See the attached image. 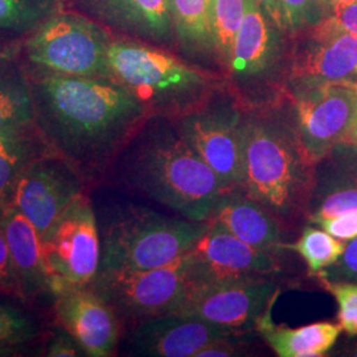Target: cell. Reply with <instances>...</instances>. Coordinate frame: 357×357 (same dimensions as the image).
Here are the masks:
<instances>
[{
  "instance_id": "17",
  "label": "cell",
  "mask_w": 357,
  "mask_h": 357,
  "mask_svg": "<svg viewBox=\"0 0 357 357\" xmlns=\"http://www.w3.org/2000/svg\"><path fill=\"white\" fill-rule=\"evenodd\" d=\"M234 331L238 330L190 315L166 314L134 326L128 340V351L137 356L196 357L205 345Z\"/></svg>"
},
{
  "instance_id": "2",
  "label": "cell",
  "mask_w": 357,
  "mask_h": 357,
  "mask_svg": "<svg viewBox=\"0 0 357 357\" xmlns=\"http://www.w3.org/2000/svg\"><path fill=\"white\" fill-rule=\"evenodd\" d=\"M118 159L130 188L191 221H208L227 192L166 116H150Z\"/></svg>"
},
{
  "instance_id": "39",
  "label": "cell",
  "mask_w": 357,
  "mask_h": 357,
  "mask_svg": "<svg viewBox=\"0 0 357 357\" xmlns=\"http://www.w3.org/2000/svg\"><path fill=\"white\" fill-rule=\"evenodd\" d=\"M342 356H352L357 357V340L355 342H352V343H349V344L345 347L344 349L342 351V354H340Z\"/></svg>"
},
{
  "instance_id": "19",
  "label": "cell",
  "mask_w": 357,
  "mask_h": 357,
  "mask_svg": "<svg viewBox=\"0 0 357 357\" xmlns=\"http://www.w3.org/2000/svg\"><path fill=\"white\" fill-rule=\"evenodd\" d=\"M206 222L268 255H278L287 249L280 220L241 188L225 192Z\"/></svg>"
},
{
  "instance_id": "22",
  "label": "cell",
  "mask_w": 357,
  "mask_h": 357,
  "mask_svg": "<svg viewBox=\"0 0 357 357\" xmlns=\"http://www.w3.org/2000/svg\"><path fill=\"white\" fill-rule=\"evenodd\" d=\"M53 150L35 121L0 130V193L10 202L13 187L26 168Z\"/></svg>"
},
{
  "instance_id": "8",
  "label": "cell",
  "mask_w": 357,
  "mask_h": 357,
  "mask_svg": "<svg viewBox=\"0 0 357 357\" xmlns=\"http://www.w3.org/2000/svg\"><path fill=\"white\" fill-rule=\"evenodd\" d=\"M41 241L53 295L90 286L100 268L101 238L97 215L85 193L65 208Z\"/></svg>"
},
{
  "instance_id": "13",
  "label": "cell",
  "mask_w": 357,
  "mask_h": 357,
  "mask_svg": "<svg viewBox=\"0 0 357 357\" xmlns=\"http://www.w3.org/2000/svg\"><path fill=\"white\" fill-rule=\"evenodd\" d=\"M85 183L66 160L52 153L20 175L10 204L33 224L43 240L65 208L84 193Z\"/></svg>"
},
{
  "instance_id": "24",
  "label": "cell",
  "mask_w": 357,
  "mask_h": 357,
  "mask_svg": "<svg viewBox=\"0 0 357 357\" xmlns=\"http://www.w3.org/2000/svg\"><path fill=\"white\" fill-rule=\"evenodd\" d=\"M35 121L31 81L17 51L0 57V130Z\"/></svg>"
},
{
  "instance_id": "32",
  "label": "cell",
  "mask_w": 357,
  "mask_h": 357,
  "mask_svg": "<svg viewBox=\"0 0 357 357\" xmlns=\"http://www.w3.org/2000/svg\"><path fill=\"white\" fill-rule=\"evenodd\" d=\"M246 332H230L228 335L217 337L200 349L196 357L245 356L248 354V340L245 337Z\"/></svg>"
},
{
  "instance_id": "36",
  "label": "cell",
  "mask_w": 357,
  "mask_h": 357,
  "mask_svg": "<svg viewBox=\"0 0 357 357\" xmlns=\"http://www.w3.org/2000/svg\"><path fill=\"white\" fill-rule=\"evenodd\" d=\"M330 15L336 19L339 24L344 26L347 31L357 36V0L332 6Z\"/></svg>"
},
{
  "instance_id": "29",
  "label": "cell",
  "mask_w": 357,
  "mask_h": 357,
  "mask_svg": "<svg viewBox=\"0 0 357 357\" xmlns=\"http://www.w3.org/2000/svg\"><path fill=\"white\" fill-rule=\"evenodd\" d=\"M36 324L11 306L0 305V352L31 342L36 336Z\"/></svg>"
},
{
  "instance_id": "43",
  "label": "cell",
  "mask_w": 357,
  "mask_h": 357,
  "mask_svg": "<svg viewBox=\"0 0 357 357\" xmlns=\"http://www.w3.org/2000/svg\"><path fill=\"white\" fill-rule=\"evenodd\" d=\"M20 48V47H19ZM19 48H16V50H0V57L1 56H4V54H7V53H11V52L17 51Z\"/></svg>"
},
{
  "instance_id": "20",
  "label": "cell",
  "mask_w": 357,
  "mask_h": 357,
  "mask_svg": "<svg viewBox=\"0 0 357 357\" xmlns=\"http://www.w3.org/2000/svg\"><path fill=\"white\" fill-rule=\"evenodd\" d=\"M10 249L20 298L32 299L50 289L43 255V241L33 224L13 205L0 220Z\"/></svg>"
},
{
  "instance_id": "28",
  "label": "cell",
  "mask_w": 357,
  "mask_h": 357,
  "mask_svg": "<svg viewBox=\"0 0 357 357\" xmlns=\"http://www.w3.org/2000/svg\"><path fill=\"white\" fill-rule=\"evenodd\" d=\"M248 0H213L212 33L216 54L227 65L236 35L243 24Z\"/></svg>"
},
{
  "instance_id": "37",
  "label": "cell",
  "mask_w": 357,
  "mask_h": 357,
  "mask_svg": "<svg viewBox=\"0 0 357 357\" xmlns=\"http://www.w3.org/2000/svg\"><path fill=\"white\" fill-rule=\"evenodd\" d=\"M84 352L76 340L66 332L65 335H60L54 337L51 342L47 351V356L51 357H76L82 355Z\"/></svg>"
},
{
  "instance_id": "40",
  "label": "cell",
  "mask_w": 357,
  "mask_h": 357,
  "mask_svg": "<svg viewBox=\"0 0 357 357\" xmlns=\"http://www.w3.org/2000/svg\"><path fill=\"white\" fill-rule=\"evenodd\" d=\"M347 144H351V146H354V147H356L357 149V118L356 121H355V125H354V128H352V131H351V135H349V139H348Z\"/></svg>"
},
{
  "instance_id": "1",
  "label": "cell",
  "mask_w": 357,
  "mask_h": 357,
  "mask_svg": "<svg viewBox=\"0 0 357 357\" xmlns=\"http://www.w3.org/2000/svg\"><path fill=\"white\" fill-rule=\"evenodd\" d=\"M26 73L38 128L53 153L85 181L113 166L151 116L112 78Z\"/></svg>"
},
{
  "instance_id": "3",
  "label": "cell",
  "mask_w": 357,
  "mask_h": 357,
  "mask_svg": "<svg viewBox=\"0 0 357 357\" xmlns=\"http://www.w3.org/2000/svg\"><path fill=\"white\" fill-rule=\"evenodd\" d=\"M241 190L280 221L307 217L317 165L303 153L290 121L243 115Z\"/></svg>"
},
{
  "instance_id": "27",
  "label": "cell",
  "mask_w": 357,
  "mask_h": 357,
  "mask_svg": "<svg viewBox=\"0 0 357 357\" xmlns=\"http://www.w3.org/2000/svg\"><path fill=\"white\" fill-rule=\"evenodd\" d=\"M345 241L333 237L323 228L306 227L299 240L287 243V249L294 250L306 262L311 275H318L321 270L330 268L344 253Z\"/></svg>"
},
{
  "instance_id": "11",
  "label": "cell",
  "mask_w": 357,
  "mask_h": 357,
  "mask_svg": "<svg viewBox=\"0 0 357 357\" xmlns=\"http://www.w3.org/2000/svg\"><path fill=\"white\" fill-rule=\"evenodd\" d=\"M241 113L229 105L200 106L174 122L188 143L216 174L227 191L241 188Z\"/></svg>"
},
{
  "instance_id": "7",
  "label": "cell",
  "mask_w": 357,
  "mask_h": 357,
  "mask_svg": "<svg viewBox=\"0 0 357 357\" xmlns=\"http://www.w3.org/2000/svg\"><path fill=\"white\" fill-rule=\"evenodd\" d=\"M188 268L185 253L162 268L98 270L89 287L113 308L121 323L137 326L178 312L190 290Z\"/></svg>"
},
{
  "instance_id": "42",
  "label": "cell",
  "mask_w": 357,
  "mask_h": 357,
  "mask_svg": "<svg viewBox=\"0 0 357 357\" xmlns=\"http://www.w3.org/2000/svg\"><path fill=\"white\" fill-rule=\"evenodd\" d=\"M345 1H355V0H326V3L330 7V10H331L332 6H335L337 3H345Z\"/></svg>"
},
{
  "instance_id": "4",
  "label": "cell",
  "mask_w": 357,
  "mask_h": 357,
  "mask_svg": "<svg viewBox=\"0 0 357 357\" xmlns=\"http://www.w3.org/2000/svg\"><path fill=\"white\" fill-rule=\"evenodd\" d=\"M110 78L130 90L150 115L176 119L204 105L213 79L165 48L114 38L107 51Z\"/></svg>"
},
{
  "instance_id": "16",
  "label": "cell",
  "mask_w": 357,
  "mask_h": 357,
  "mask_svg": "<svg viewBox=\"0 0 357 357\" xmlns=\"http://www.w3.org/2000/svg\"><path fill=\"white\" fill-rule=\"evenodd\" d=\"M54 315L84 355H114L121 336V320L91 287H75L54 295Z\"/></svg>"
},
{
  "instance_id": "34",
  "label": "cell",
  "mask_w": 357,
  "mask_h": 357,
  "mask_svg": "<svg viewBox=\"0 0 357 357\" xmlns=\"http://www.w3.org/2000/svg\"><path fill=\"white\" fill-rule=\"evenodd\" d=\"M0 291L20 298V290H19L17 280L13 271L10 249L1 227H0Z\"/></svg>"
},
{
  "instance_id": "9",
  "label": "cell",
  "mask_w": 357,
  "mask_h": 357,
  "mask_svg": "<svg viewBox=\"0 0 357 357\" xmlns=\"http://www.w3.org/2000/svg\"><path fill=\"white\" fill-rule=\"evenodd\" d=\"M291 118L295 135L307 156L318 165L347 144L357 118V86L326 84L291 91Z\"/></svg>"
},
{
  "instance_id": "25",
  "label": "cell",
  "mask_w": 357,
  "mask_h": 357,
  "mask_svg": "<svg viewBox=\"0 0 357 357\" xmlns=\"http://www.w3.org/2000/svg\"><path fill=\"white\" fill-rule=\"evenodd\" d=\"M66 0H0V50H16Z\"/></svg>"
},
{
  "instance_id": "5",
  "label": "cell",
  "mask_w": 357,
  "mask_h": 357,
  "mask_svg": "<svg viewBox=\"0 0 357 357\" xmlns=\"http://www.w3.org/2000/svg\"><path fill=\"white\" fill-rule=\"evenodd\" d=\"M204 221L174 218L139 205L116 208L98 222V270H147L166 266L188 253L206 229Z\"/></svg>"
},
{
  "instance_id": "41",
  "label": "cell",
  "mask_w": 357,
  "mask_h": 357,
  "mask_svg": "<svg viewBox=\"0 0 357 357\" xmlns=\"http://www.w3.org/2000/svg\"><path fill=\"white\" fill-rule=\"evenodd\" d=\"M8 206H10V202L0 193V220H1V217L4 216Z\"/></svg>"
},
{
  "instance_id": "31",
  "label": "cell",
  "mask_w": 357,
  "mask_h": 357,
  "mask_svg": "<svg viewBox=\"0 0 357 357\" xmlns=\"http://www.w3.org/2000/svg\"><path fill=\"white\" fill-rule=\"evenodd\" d=\"M319 281L337 303V320L342 330L349 336H357V283L323 278Z\"/></svg>"
},
{
  "instance_id": "38",
  "label": "cell",
  "mask_w": 357,
  "mask_h": 357,
  "mask_svg": "<svg viewBox=\"0 0 357 357\" xmlns=\"http://www.w3.org/2000/svg\"><path fill=\"white\" fill-rule=\"evenodd\" d=\"M258 6L268 15L270 20L278 26L281 31L286 29L284 17L282 11L281 1L280 0H255Z\"/></svg>"
},
{
  "instance_id": "14",
  "label": "cell",
  "mask_w": 357,
  "mask_h": 357,
  "mask_svg": "<svg viewBox=\"0 0 357 357\" xmlns=\"http://www.w3.org/2000/svg\"><path fill=\"white\" fill-rule=\"evenodd\" d=\"M280 293L281 287L273 277L248 278L190 293L175 314L229 330L250 331L266 308L277 302Z\"/></svg>"
},
{
  "instance_id": "26",
  "label": "cell",
  "mask_w": 357,
  "mask_h": 357,
  "mask_svg": "<svg viewBox=\"0 0 357 357\" xmlns=\"http://www.w3.org/2000/svg\"><path fill=\"white\" fill-rule=\"evenodd\" d=\"M212 7L213 0H169L175 38L183 48L216 53Z\"/></svg>"
},
{
  "instance_id": "10",
  "label": "cell",
  "mask_w": 357,
  "mask_h": 357,
  "mask_svg": "<svg viewBox=\"0 0 357 357\" xmlns=\"http://www.w3.org/2000/svg\"><path fill=\"white\" fill-rule=\"evenodd\" d=\"M301 32L286 66L290 91L326 84L357 86V36L331 15Z\"/></svg>"
},
{
  "instance_id": "21",
  "label": "cell",
  "mask_w": 357,
  "mask_h": 357,
  "mask_svg": "<svg viewBox=\"0 0 357 357\" xmlns=\"http://www.w3.org/2000/svg\"><path fill=\"white\" fill-rule=\"evenodd\" d=\"M275 303L255 321V331L280 357L327 356L336 344L340 324L331 321H319L302 327L291 328L289 326L275 324L273 320V308Z\"/></svg>"
},
{
  "instance_id": "15",
  "label": "cell",
  "mask_w": 357,
  "mask_h": 357,
  "mask_svg": "<svg viewBox=\"0 0 357 357\" xmlns=\"http://www.w3.org/2000/svg\"><path fill=\"white\" fill-rule=\"evenodd\" d=\"M66 7L89 16L121 38L165 50L176 43L169 0H66Z\"/></svg>"
},
{
  "instance_id": "35",
  "label": "cell",
  "mask_w": 357,
  "mask_h": 357,
  "mask_svg": "<svg viewBox=\"0 0 357 357\" xmlns=\"http://www.w3.org/2000/svg\"><path fill=\"white\" fill-rule=\"evenodd\" d=\"M315 225H319L320 228L328 231L333 237L347 243L357 237V212L326 218Z\"/></svg>"
},
{
  "instance_id": "6",
  "label": "cell",
  "mask_w": 357,
  "mask_h": 357,
  "mask_svg": "<svg viewBox=\"0 0 357 357\" xmlns=\"http://www.w3.org/2000/svg\"><path fill=\"white\" fill-rule=\"evenodd\" d=\"M113 38L98 22L65 7L20 44L19 57L28 72L110 78L107 51Z\"/></svg>"
},
{
  "instance_id": "23",
  "label": "cell",
  "mask_w": 357,
  "mask_h": 357,
  "mask_svg": "<svg viewBox=\"0 0 357 357\" xmlns=\"http://www.w3.org/2000/svg\"><path fill=\"white\" fill-rule=\"evenodd\" d=\"M357 212V172L315 168V183L308 205L307 220H321Z\"/></svg>"
},
{
  "instance_id": "18",
  "label": "cell",
  "mask_w": 357,
  "mask_h": 357,
  "mask_svg": "<svg viewBox=\"0 0 357 357\" xmlns=\"http://www.w3.org/2000/svg\"><path fill=\"white\" fill-rule=\"evenodd\" d=\"M275 26L255 0H248L227 66L241 85L257 84L275 73L281 61V40Z\"/></svg>"
},
{
  "instance_id": "12",
  "label": "cell",
  "mask_w": 357,
  "mask_h": 357,
  "mask_svg": "<svg viewBox=\"0 0 357 357\" xmlns=\"http://www.w3.org/2000/svg\"><path fill=\"white\" fill-rule=\"evenodd\" d=\"M187 255L188 294L248 278L273 277L280 270L277 255L257 250L212 224Z\"/></svg>"
},
{
  "instance_id": "30",
  "label": "cell",
  "mask_w": 357,
  "mask_h": 357,
  "mask_svg": "<svg viewBox=\"0 0 357 357\" xmlns=\"http://www.w3.org/2000/svg\"><path fill=\"white\" fill-rule=\"evenodd\" d=\"M286 29L301 32L330 16L326 0H280Z\"/></svg>"
},
{
  "instance_id": "33",
  "label": "cell",
  "mask_w": 357,
  "mask_h": 357,
  "mask_svg": "<svg viewBox=\"0 0 357 357\" xmlns=\"http://www.w3.org/2000/svg\"><path fill=\"white\" fill-rule=\"evenodd\" d=\"M317 277L328 281L357 283V237L347 243L344 253L333 265L321 270Z\"/></svg>"
}]
</instances>
